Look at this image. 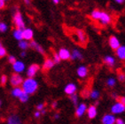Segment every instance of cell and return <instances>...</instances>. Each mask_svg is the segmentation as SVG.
<instances>
[{"label":"cell","mask_w":125,"mask_h":124,"mask_svg":"<svg viewBox=\"0 0 125 124\" xmlns=\"http://www.w3.org/2000/svg\"><path fill=\"white\" fill-rule=\"evenodd\" d=\"M36 109H37V111H42V110H43L44 109V104H43V103L38 104V105H36Z\"/></svg>","instance_id":"cell-38"},{"label":"cell","mask_w":125,"mask_h":124,"mask_svg":"<svg viewBox=\"0 0 125 124\" xmlns=\"http://www.w3.org/2000/svg\"><path fill=\"white\" fill-rule=\"evenodd\" d=\"M108 43H109V46L111 47V49H113V50H115V51H116L118 48L121 46L120 40H119L117 36H111L110 37H109Z\"/></svg>","instance_id":"cell-8"},{"label":"cell","mask_w":125,"mask_h":124,"mask_svg":"<svg viewBox=\"0 0 125 124\" xmlns=\"http://www.w3.org/2000/svg\"><path fill=\"white\" fill-rule=\"evenodd\" d=\"M8 81V77L7 75H5V74H3L2 76L0 77V84L1 85H5L6 84V83H7Z\"/></svg>","instance_id":"cell-33"},{"label":"cell","mask_w":125,"mask_h":124,"mask_svg":"<svg viewBox=\"0 0 125 124\" xmlns=\"http://www.w3.org/2000/svg\"><path fill=\"white\" fill-rule=\"evenodd\" d=\"M54 61L52 60V59H50V58H47L44 61H43V69L47 71V70H51L52 68H53L54 67Z\"/></svg>","instance_id":"cell-20"},{"label":"cell","mask_w":125,"mask_h":124,"mask_svg":"<svg viewBox=\"0 0 125 124\" xmlns=\"http://www.w3.org/2000/svg\"><path fill=\"white\" fill-rule=\"evenodd\" d=\"M77 91V86L75 85L74 83H67V85L65 86V88H64V91L67 95L68 96H71L73 94H75L76 93Z\"/></svg>","instance_id":"cell-13"},{"label":"cell","mask_w":125,"mask_h":124,"mask_svg":"<svg viewBox=\"0 0 125 124\" xmlns=\"http://www.w3.org/2000/svg\"><path fill=\"white\" fill-rule=\"evenodd\" d=\"M87 105L84 104V103H82L76 106V109H75V115L76 117H82L83 115L86 113L87 111Z\"/></svg>","instance_id":"cell-17"},{"label":"cell","mask_w":125,"mask_h":124,"mask_svg":"<svg viewBox=\"0 0 125 124\" xmlns=\"http://www.w3.org/2000/svg\"><path fill=\"white\" fill-rule=\"evenodd\" d=\"M39 70H40V66L38 64H31L26 71L27 76L29 78H34L39 72Z\"/></svg>","instance_id":"cell-4"},{"label":"cell","mask_w":125,"mask_h":124,"mask_svg":"<svg viewBox=\"0 0 125 124\" xmlns=\"http://www.w3.org/2000/svg\"><path fill=\"white\" fill-rule=\"evenodd\" d=\"M101 12L100 10L99 9H94L91 12V17H92V19L94 20V21H99V18H100V15H101Z\"/></svg>","instance_id":"cell-25"},{"label":"cell","mask_w":125,"mask_h":124,"mask_svg":"<svg viewBox=\"0 0 125 124\" xmlns=\"http://www.w3.org/2000/svg\"><path fill=\"white\" fill-rule=\"evenodd\" d=\"M45 113H46V111L44 109L42 110V111H41V114H45Z\"/></svg>","instance_id":"cell-50"},{"label":"cell","mask_w":125,"mask_h":124,"mask_svg":"<svg viewBox=\"0 0 125 124\" xmlns=\"http://www.w3.org/2000/svg\"><path fill=\"white\" fill-rule=\"evenodd\" d=\"M7 124H22V121L18 115L12 114L8 117Z\"/></svg>","instance_id":"cell-21"},{"label":"cell","mask_w":125,"mask_h":124,"mask_svg":"<svg viewBox=\"0 0 125 124\" xmlns=\"http://www.w3.org/2000/svg\"><path fill=\"white\" fill-rule=\"evenodd\" d=\"M10 84L12 86V87H20V86L21 85L23 81H24V79L23 77L21 75V74H12L10 77Z\"/></svg>","instance_id":"cell-3"},{"label":"cell","mask_w":125,"mask_h":124,"mask_svg":"<svg viewBox=\"0 0 125 124\" xmlns=\"http://www.w3.org/2000/svg\"><path fill=\"white\" fill-rule=\"evenodd\" d=\"M23 2H24V4L26 5H31V0H22Z\"/></svg>","instance_id":"cell-45"},{"label":"cell","mask_w":125,"mask_h":124,"mask_svg":"<svg viewBox=\"0 0 125 124\" xmlns=\"http://www.w3.org/2000/svg\"><path fill=\"white\" fill-rule=\"evenodd\" d=\"M26 55H27L26 51H21V53H20V56H21V58H25V57H26Z\"/></svg>","instance_id":"cell-42"},{"label":"cell","mask_w":125,"mask_h":124,"mask_svg":"<svg viewBox=\"0 0 125 124\" xmlns=\"http://www.w3.org/2000/svg\"><path fill=\"white\" fill-rule=\"evenodd\" d=\"M118 101L125 105V97H123H123H119V98H118Z\"/></svg>","instance_id":"cell-40"},{"label":"cell","mask_w":125,"mask_h":124,"mask_svg":"<svg viewBox=\"0 0 125 124\" xmlns=\"http://www.w3.org/2000/svg\"><path fill=\"white\" fill-rule=\"evenodd\" d=\"M22 92H23V90L21 87H13V89L11 91V95L14 98H20Z\"/></svg>","instance_id":"cell-24"},{"label":"cell","mask_w":125,"mask_h":124,"mask_svg":"<svg viewBox=\"0 0 125 124\" xmlns=\"http://www.w3.org/2000/svg\"><path fill=\"white\" fill-rule=\"evenodd\" d=\"M115 53L119 60H122V61H124L125 60V45H122V44H121L120 47L115 51Z\"/></svg>","instance_id":"cell-22"},{"label":"cell","mask_w":125,"mask_h":124,"mask_svg":"<svg viewBox=\"0 0 125 124\" xmlns=\"http://www.w3.org/2000/svg\"><path fill=\"white\" fill-rule=\"evenodd\" d=\"M101 121H102V124H115L116 122V119L115 117L114 116V114H107L102 117Z\"/></svg>","instance_id":"cell-15"},{"label":"cell","mask_w":125,"mask_h":124,"mask_svg":"<svg viewBox=\"0 0 125 124\" xmlns=\"http://www.w3.org/2000/svg\"><path fill=\"white\" fill-rule=\"evenodd\" d=\"M103 61H104V63L109 67H114L115 66V63H116L115 58L114 57V56H111V55H106V56H105L103 59Z\"/></svg>","instance_id":"cell-16"},{"label":"cell","mask_w":125,"mask_h":124,"mask_svg":"<svg viewBox=\"0 0 125 124\" xmlns=\"http://www.w3.org/2000/svg\"><path fill=\"white\" fill-rule=\"evenodd\" d=\"M52 1L55 5H59V4L60 3V0H52Z\"/></svg>","instance_id":"cell-47"},{"label":"cell","mask_w":125,"mask_h":124,"mask_svg":"<svg viewBox=\"0 0 125 124\" xmlns=\"http://www.w3.org/2000/svg\"><path fill=\"white\" fill-rule=\"evenodd\" d=\"M86 113H87L88 117H89L90 119H94V118L97 116V114H98V111H97L96 105H90L89 107L87 108Z\"/></svg>","instance_id":"cell-19"},{"label":"cell","mask_w":125,"mask_h":124,"mask_svg":"<svg viewBox=\"0 0 125 124\" xmlns=\"http://www.w3.org/2000/svg\"><path fill=\"white\" fill-rule=\"evenodd\" d=\"M111 112L113 114H120L125 112V105H123L119 101L115 102L111 107Z\"/></svg>","instance_id":"cell-6"},{"label":"cell","mask_w":125,"mask_h":124,"mask_svg":"<svg viewBox=\"0 0 125 124\" xmlns=\"http://www.w3.org/2000/svg\"><path fill=\"white\" fill-rule=\"evenodd\" d=\"M12 22L15 25L16 29H20L23 30L26 28V23H25L23 15L21 14V12H20L19 10H16L13 15H12Z\"/></svg>","instance_id":"cell-2"},{"label":"cell","mask_w":125,"mask_h":124,"mask_svg":"<svg viewBox=\"0 0 125 124\" xmlns=\"http://www.w3.org/2000/svg\"><path fill=\"white\" fill-rule=\"evenodd\" d=\"M7 60H8V62L12 65L17 60V59H16V57H15L14 55H9V56H8V58H7Z\"/></svg>","instance_id":"cell-35"},{"label":"cell","mask_w":125,"mask_h":124,"mask_svg":"<svg viewBox=\"0 0 125 124\" xmlns=\"http://www.w3.org/2000/svg\"><path fill=\"white\" fill-rule=\"evenodd\" d=\"M5 2H6V1H8V0H5Z\"/></svg>","instance_id":"cell-52"},{"label":"cell","mask_w":125,"mask_h":124,"mask_svg":"<svg viewBox=\"0 0 125 124\" xmlns=\"http://www.w3.org/2000/svg\"><path fill=\"white\" fill-rule=\"evenodd\" d=\"M57 105H58V102H56V101L52 102V108H56V107H57Z\"/></svg>","instance_id":"cell-46"},{"label":"cell","mask_w":125,"mask_h":124,"mask_svg":"<svg viewBox=\"0 0 125 124\" xmlns=\"http://www.w3.org/2000/svg\"><path fill=\"white\" fill-rule=\"evenodd\" d=\"M118 80L120 82H122V83H123V82H125V74L123 73V72H120L119 74H118Z\"/></svg>","instance_id":"cell-36"},{"label":"cell","mask_w":125,"mask_h":124,"mask_svg":"<svg viewBox=\"0 0 125 124\" xmlns=\"http://www.w3.org/2000/svg\"><path fill=\"white\" fill-rule=\"evenodd\" d=\"M7 54V51L5 49V47L3 45V43L0 42V59L5 58Z\"/></svg>","instance_id":"cell-29"},{"label":"cell","mask_w":125,"mask_h":124,"mask_svg":"<svg viewBox=\"0 0 125 124\" xmlns=\"http://www.w3.org/2000/svg\"><path fill=\"white\" fill-rule=\"evenodd\" d=\"M69 97H70V100L72 101L73 104L77 106V103H78V96H77L76 93H75V94H73V95L69 96Z\"/></svg>","instance_id":"cell-32"},{"label":"cell","mask_w":125,"mask_h":124,"mask_svg":"<svg viewBox=\"0 0 125 124\" xmlns=\"http://www.w3.org/2000/svg\"><path fill=\"white\" fill-rule=\"evenodd\" d=\"M5 7V0H0V10L4 9Z\"/></svg>","instance_id":"cell-39"},{"label":"cell","mask_w":125,"mask_h":124,"mask_svg":"<svg viewBox=\"0 0 125 124\" xmlns=\"http://www.w3.org/2000/svg\"><path fill=\"white\" fill-rule=\"evenodd\" d=\"M22 35H23V39L28 42H30L34 38V31L30 28H25L22 30Z\"/></svg>","instance_id":"cell-12"},{"label":"cell","mask_w":125,"mask_h":124,"mask_svg":"<svg viewBox=\"0 0 125 124\" xmlns=\"http://www.w3.org/2000/svg\"><path fill=\"white\" fill-rule=\"evenodd\" d=\"M106 85L110 87V88H113L116 85V79L115 77H109V78L106 79Z\"/></svg>","instance_id":"cell-28"},{"label":"cell","mask_w":125,"mask_h":124,"mask_svg":"<svg viewBox=\"0 0 125 124\" xmlns=\"http://www.w3.org/2000/svg\"><path fill=\"white\" fill-rule=\"evenodd\" d=\"M12 36L17 41L23 40V35H22V29H14L12 30Z\"/></svg>","instance_id":"cell-23"},{"label":"cell","mask_w":125,"mask_h":124,"mask_svg":"<svg viewBox=\"0 0 125 124\" xmlns=\"http://www.w3.org/2000/svg\"><path fill=\"white\" fill-rule=\"evenodd\" d=\"M54 119H56V120L60 119V114H54Z\"/></svg>","instance_id":"cell-49"},{"label":"cell","mask_w":125,"mask_h":124,"mask_svg":"<svg viewBox=\"0 0 125 124\" xmlns=\"http://www.w3.org/2000/svg\"><path fill=\"white\" fill-rule=\"evenodd\" d=\"M34 115H35V117H36V118H39V117H40V115H41V113H40V111H36V112H35Z\"/></svg>","instance_id":"cell-44"},{"label":"cell","mask_w":125,"mask_h":124,"mask_svg":"<svg viewBox=\"0 0 125 124\" xmlns=\"http://www.w3.org/2000/svg\"><path fill=\"white\" fill-rule=\"evenodd\" d=\"M52 56H53L52 60L54 61V63H55V64H59V63L61 61V60H60V57L59 56L58 52H54Z\"/></svg>","instance_id":"cell-34"},{"label":"cell","mask_w":125,"mask_h":124,"mask_svg":"<svg viewBox=\"0 0 125 124\" xmlns=\"http://www.w3.org/2000/svg\"><path fill=\"white\" fill-rule=\"evenodd\" d=\"M29 47L33 49V50L36 51L37 52H39L40 54H43L44 55L45 54V51L43 49V47L41 45V44H39L37 42H36L35 40H32L29 42Z\"/></svg>","instance_id":"cell-11"},{"label":"cell","mask_w":125,"mask_h":124,"mask_svg":"<svg viewBox=\"0 0 125 124\" xmlns=\"http://www.w3.org/2000/svg\"><path fill=\"white\" fill-rule=\"evenodd\" d=\"M70 60H79L82 61L83 60V55L78 49H73L71 51V55H70Z\"/></svg>","instance_id":"cell-14"},{"label":"cell","mask_w":125,"mask_h":124,"mask_svg":"<svg viewBox=\"0 0 125 124\" xmlns=\"http://www.w3.org/2000/svg\"><path fill=\"white\" fill-rule=\"evenodd\" d=\"M115 123L116 124H125V122L123 121V119H121V118H118V119H116Z\"/></svg>","instance_id":"cell-41"},{"label":"cell","mask_w":125,"mask_h":124,"mask_svg":"<svg viewBox=\"0 0 125 124\" xmlns=\"http://www.w3.org/2000/svg\"><path fill=\"white\" fill-rule=\"evenodd\" d=\"M88 74H89V68H88L86 66L82 65V66H79V67H77L76 74L78 77L83 79V78H85V77H87Z\"/></svg>","instance_id":"cell-10"},{"label":"cell","mask_w":125,"mask_h":124,"mask_svg":"<svg viewBox=\"0 0 125 124\" xmlns=\"http://www.w3.org/2000/svg\"><path fill=\"white\" fill-rule=\"evenodd\" d=\"M38 82L36 81L35 78H28L25 79L23 83L21 84V89L23 90L24 92H26L27 94L29 95H31V94H34L37 91L38 89Z\"/></svg>","instance_id":"cell-1"},{"label":"cell","mask_w":125,"mask_h":124,"mask_svg":"<svg viewBox=\"0 0 125 124\" xmlns=\"http://www.w3.org/2000/svg\"><path fill=\"white\" fill-rule=\"evenodd\" d=\"M1 104H2V102H1V100H0V107H1Z\"/></svg>","instance_id":"cell-51"},{"label":"cell","mask_w":125,"mask_h":124,"mask_svg":"<svg viewBox=\"0 0 125 124\" xmlns=\"http://www.w3.org/2000/svg\"><path fill=\"white\" fill-rule=\"evenodd\" d=\"M8 30V25L5 22H0V33H5Z\"/></svg>","instance_id":"cell-31"},{"label":"cell","mask_w":125,"mask_h":124,"mask_svg":"<svg viewBox=\"0 0 125 124\" xmlns=\"http://www.w3.org/2000/svg\"><path fill=\"white\" fill-rule=\"evenodd\" d=\"M99 97H100V92H99L98 90H92V91H90V98H92V99H94V100H97V99H99Z\"/></svg>","instance_id":"cell-27"},{"label":"cell","mask_w":125,"mask_h":124,"mask_svg":"<svg viewBox=\"0 0 125 124\" xmlns=\"http://www.w3.org/2000/svg\"><path fill=\"white\" fill-rule=\"evenodd\" d=\"M114 1H115L116 4H118V5H123L125 2V0H114Z\"/></svg>","instance_id":"cell-43"},{"label":"cell","mask_w":125,"mask_h":124,"mask_svg":"<svg viewBox=\"0 0 125 124\" xmlns=\"http://www.w3.org/2000/svg\"><path fill=\"white\" fill-rule=\"evenodd\" d=\"M90 91H88V90H83V91H82V93H81V95H82V97L83 98H88V97H90Z\"/></svg>","instance_id":"cell-37"},{"label":"cell","mask_w":125,"mask_h":124,"mask_svg":"<svg viewBox=\"0 0 125 124\" xmlns=\"http://www.w3.org/2000/svg\"><path fill=\"white\" fill-rule=\"evenodd\" d=\"M76 36H77V39H78V41H79L80 43H83V44L86 43L87 36H86V33L83 30H82V29H77Z\"/></svg>","instance_id":"cell-18"},{"label":"cell","mask_w":125,"mask_h":124,"mask_svg":"<svg viewBox=\"0 0 125 124\" xmlns=\"http://www.w3.org/2000/svg\"><path fill=\"white\" fill-rule=\"evenodd\" d=\"M19 99H20V101H21V102L26 103V102H28V101H29V94H27L26 92H24V91H23L21 95L20 96Z\"/></svg>","instance_id":"cell-30"},{"label":"cell","mask_w":125,"mask_h":124,"mask_svg":"<svg viewBox=\"0 0 125 124\" xmlns=\"http://www.w3.org/2000/svg\"><path fill=\"white\" fill-rule=\"evenodd\" d=\"M59 56L60 57L61 60H70V55H71V52L68 49L65 47H61L58 52Z\"/></svg>","instance_id":"cell-9"},{"label":"cell","mask_w":125,"mask_h":124,"mask_svg":"<svg viewBox=\"0 0 125 124\" xmlns=\"http://www.w3.org/2000/svg\"><path fill=\"white\" fill-rule=\"evenodd\" d=\"M12 70L16 74H21L26 70V66L25 63L21 60H16L12 64Z\"/></svg>","instance_id":"cell-5"},{"label":"cell","mask_w":125,"mask_h":124,"mask_svg":"<svg viewBox=\"0 0 125 124\" xmlns=\"http://www.w3.org/2000/svg\"><path fill=\"white\" fill-rule=\"evenodd\" d=\"M99 21L101 25L106 26V25H108V24L111 23V21H112V17H111V15L107 12H103L102 11Z\"/></svg>","instance_id":"cell-7"},{"label":"cell","mask_w":125,"mask_h":124,"mask_svg":"<svg viewBox=\"0 0 125 124\" xmlns=\"http://www.w3.org/2000/svg\"><path fill=\"white\" fill-rule=\"evenodd\" d=\"M18 46H19V48L21 51H26L27 49L29 48V42L24 40V39H23V40H21V41H19V43H18Z\"/></svg>","instance_id":"cell-26"},{"label":"cell","mask_w":125,"mask_h":124,"mask_svg":"<svg viewBox=\"0 0 125 124\" xmlns=\"http://www.w3.org/2000/svg\"><path fill=\"white\" fill-rule=\"evenodd\" d=\"M112 97H113V98H115V99H118V98H119L116 93H113V94H112Z\"/></svg>","instance_id":"cell-48"}]
</instances>
